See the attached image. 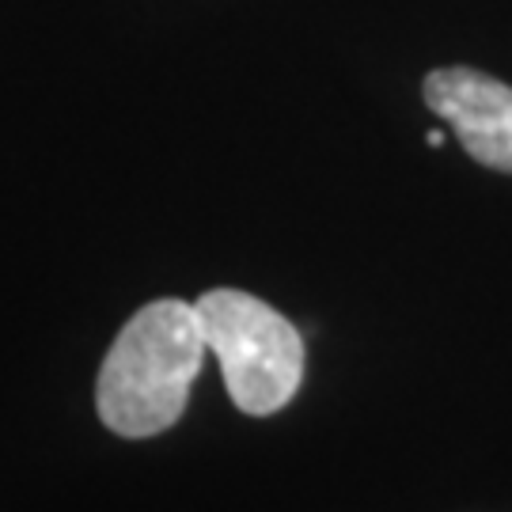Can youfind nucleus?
<instances>
[{
  "label": "nucleus",
  "instance_id": "1",
  "mask_svg": "<svg viewBox=\"0 0 512 512\" xmlns=\"http://www.w3.org/2000/svg\"><path fill=\"white\" fill-rule=\"evenodd\" d=\"M205 330L186 300H152L110 342L95 410L110 433L145 440L183 418L205 361Z\"/></svg>",
  "mask_w": 512,
  "mask_h": 512
},
{
  "label": "nucleus",
  "instance_id": "2",
  "mask_svg": "<svg viewBox=\"0 0 512 512\" xmlns=\"http://www.w3.org/2000/svg\"><path fill=\"white\" fill-rule=\"evenodd\" d=\"M194 308L243 414L266 418L293 403L304 380V338L281 311L239 289H209Z\"/></svg>",
  "mask_w": 512,
  "mask_h": 512
},
{
  "label": "nucleus",
  "instance_id": "3",
  "mask_svg": "<svg viewBox=\"0 0 512 512\" xmlns=\"http://www.w3.org/2000/svg\"><path fill=\"white\" fill-rule=\"evenodd\" d=\"M425 103L440 114L467 156L512 175V88L478 69H437L425 76Z\"/></svg>",
  "mask_w": 512,
  "mask_h": 512
},
{
  "label": "nucleus",
  "instance_id": "4",
  "mask_svg": "<svg viewBox=\"0 0 512 512\" xmlns=\"http://www.w3.org/2000/svg\"><path fill=\"white\" fill-rule=\"evenodd\" d=\"M425 141H429V145H433V148H440V145H444V129H433V133H429Z\"/></svg>",
  "mask_w": 512,
  "mask_h": 512
}]
</instances>
